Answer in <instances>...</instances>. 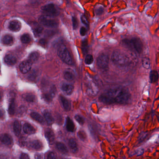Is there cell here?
<instances>
[{"label": "cell", "instance_id": "cell-18", "mask_svg": "<svg viewBox=\"0 0 159 159\" xmlns=\"http://www.w3.org/2000/svg\"><path fill=\"white\" fill-rule=\"evenodd\" d=\"M22 97L27 102L34 103L37 101V97L34 94L31 93H25L22 95Z\"/></svg>", "mask_w": 159, "mask_h": 159}, {"label": "cell", "instance_id": "cell-37", "mask_svg": "<svg viewBox=\"0 0 159 159\" xmlns=\"http://www.w3.org/2000/svg\"><path fill=\"white\" fill-rule=\"evenodd\" d=\"M81 20L82 22L84 24V25H86V26H89V23L88 22L87 19L86 18V17L85 16H81Z\"/></svg>", "mask_w": 159, "mask_h": 159}, {"label": "cell", "instance_id": "cell-42", "mask_svg": "<svg viewBox=\"0 0 159 159\" xmlns=\"http://www.w3.org/2000/svg\"><path fill=\"white\" fill-rule=\"evenodd\" d=\"M35 158H36V159H41V158H43V157H42L41 154H38L35 155Z\"/></svg>", "mask_w": 159, "mask_h": 159}, {"label": "cell", "instance_id": "cell-19", "mask_svg": "<svg viewBox=\"0 0 159 159\" xmlns=\"http://www.w3.org/2000/svg\"><path fill=\"white\" fill-rule=\"evenodd\" d=\"M66 128L69 132H73L75 131V125L69 117L67 118L66 120Z\"/></svg>", "mask_w": 159, "mask_h": 159}, {"label": "cell", "instance_id": "cell-29", "mask_svg": "<svg viewBox=\"0 0 159 159\" xmlns=\"http://www.w3.org/2000/svg\"><path fill=\"white\" fill-rule=\"evenodd\" d=\"M64 77L66 80L68 81H72L74 79L75 76H74V74L71 71L67 70L64 73Z\"/></svg>", "mask_w": 159, "mask_h": 159}, {"label": "cell", "instance_id": "cell-26", "mask_svg": "<svg viewBox=\"0 0 159 159\" xmlns=\"http://www.w3.org/2000/svg\"><path fill=\"white\" fill-rule=\"evenodd\" d=\"M32 28L35 34L37 35L38 36L42 33L43 30V27L37 23H33Z\"/></svg>", "mask_w": 159, "mask_h": 159}, {"label": "cell", "instance_id": "cell-15", "mask_svg": "<svg viewBox=\"0 0 159 159\" xmlns=\"http://www.w3.org/2000/svg\"><path fill=\"white\" fill-rule=\"evenodd\" d=\"M60 99L63 109L66 111H70L71 109V104L70 101L62 96H60Z\"/></svg>", "mask_w": 159, "mask_h": 159}, {"label": "cell", "instance_id": "cell-27", "mask_svg": "<svg viewBox=\"0 0 159 159\" xmlns=\"http://www.w3.org/2000/svg\"><path fill=\"white\" fill-rule=\"evenodd\" d=\"M44 117L45 121L49 125H52L54 122V119L52 117V115L50 112H45L44 113Z\"/></svg>", "mask_w": 159, "mask_h": 159}, {"label": "cell", "instance_id": "cell-33", "mask_svg": "<svg viewBox=\"0 0 159 159\" xmlns=\"http://www.w3.org/2000/svg\"><path fill=\"white\" fill-rule=\"evenodd\" d=\"M93 61V57L91 55H86L85 58V63L87 65H90Z\"/></svg>", "mask_w": 159, "mask_h": 159}, {"label": "cell", "instance_id": "cell-16", "mask_svg": "<svg viewBox=\"0 0 159 159\" xmlns=\"http://www.w3.org/2000/svg\"><path fill=\"white\" fill-rule=\"evenodd\" d=\"M62 90L66 93L67 94L70 95L73 92L74 86L72 84L67 83H63L61 87Z\"/></svg>", "mask_w": 159, "mask_h": 159}, {"label": "cell", "instance_id": "cell-11", "mask_svg": "<svg viewBox=\"0 0 159 159\" xmlns=\"http://www.w3.org/2000/svg\"><path fill=\"white\" fill-rule=\"evenodd\" d=\"M44 135L49 144H53L55 140V136L53 131L50 129H47L45 131Z\"/></svg>", "mask_w": 159, "mask_h": 159}, {"label": "cell", "instance_id": "cell-6", "mask_svg": "<svg viewBox=\"0 0 159 159\" xmlns=\"http://www.w3.org/2000/svg\"><path fill=\"white\" fill-rule=\"evenodd\" d=\"M39 22L41 25L50 28H55L58 25V23L53 17L49 16H41L38 19Z\"/></svg>", "mask_w": 159, "mask_h": 159}, {"label": "cell", "instance_id": "cell-12", "mask_svg": "<svg viewBox=\"0 0 159 159\" xmlns=\"http://www.w3.org/2000/svg\"><path fill=\"white\" fill-rule=\"evenodd\" d=\"M1 140L3 144L7 146H11L13 144V139L8 134H3L1 136Z\"/></svg>", "mask_w": 159, "mask_h": 159}, {"label": "cell", "instance_id": "cell-2", "mask_svg": "<svg viewBox=\"0 0 159 159\" xmlns=\"http://www.w3.org/2000/svg\"><path fill=\"white\" fill-rule=\"evenodd\" d=\"M111 60L112 63L119 68H125L130 65V58L127 54L120 50H116L113 51Z\"/></svg>", "mask_w": 159, "mask_h": 159}, {"label": "cell", "instance_id": "cell-5", "mask_svg": "<svg viewBox=\"0 0 159 159\" xmlns=\"http://www.w3.org/2000/svg\"><path fill=\"white\" fill-rule=\"evenodd\" d=\"M44 15L51 17H55L60 14V11L54 4H48L41 8Z\"/></svg>", "mask_w": 159, "mask_h": 159}, {"label": "cell", "instance_id": "cell-41", "mask_svg": "<svg viewBox=\"0 0 159 159\" xmlns=\"http://www.w3.org/2000/svg\"><path fill=\"white\" fill-rule=\"evenodd\" d=\"M29 155L27 154H24V153H22L20 157V159H29Z\"/></svg>", "mask_w": 159, "mask_h": 159}, {"label": "cell", "instance_id": "cell-23", "mask_svg": "<svg viewBox=\"0 0 159 159\" xmlns=\"http://www.w3.org/2000/svg\"><path fill=\"white\" fill-rule=\"evenodd\" d=\"M14 39L12 36L10 35H5L2 39V42L4 44L10 45L13 43Z\"/></svg>", "mask_w": 159, "mask_h": 159}, {"label": "cell", "instance_id": "cell-35", "mask_svg": "<svg viewBox=\"0 0 159 159\" xmlns=\"http://www.w3.org/2000/svg\"><path fill=\"white\" fill-rule=\"evenodd\" d=\"M26 108L25 106H21L19 108V110H18V114L20 116L23 115L26 113Z\"/></svg>", "mask_w": 159, "mask_h": 159}, {"label": "cell", "instance_id": "cell-31", "mask_svg": "<svg viewBox=\"0 0 159 159\" xmlns=\"http://www.w3.org/2000/svg\"><path fill=\"white\" fill-rule=\"evenodd\" d=\"M142 64L143 67L145 69H149L151 66V62L148 57H144L142 60Z\"/></svg>", "mask_w": 159, "mask_h": 159}, {"label": "cell", "instance_id": "cell-8", "mask_svg": "<svg viewBox=\"0 0 159 159\" xmlns=\"http://www.w3.org/2000/svg\"><path fill=\"white\" fill-rule=\"evenodd\" d=\"M32 63H33L29 60L22 62L19 66L21 72L23 74L28 73L31 69Z\"/></svg>", "mask_w": 159, "mask_h": 159}, {"label": "cell", "instance_id": "cell-4", "mask_svg": "<svg viewBox=\"0 0 159 159\" xmlns=\"http://www.w3.org/2000/svg\"><path fill=\"white\" fill-rule=\"evenodd\" d=\"M57 54L59 57L64 62L68 65H73V60L71 57L69 50L65 45L63 44L60 45L57 50Z\"/></svg>", "mask_w": 159, "mask_h": 159}, {"label": "cell", "instance_id": "cell-22", "mask_svg": "<svg viewBox=\"0 0 159 159\" xmlns=\"http://www.w3.org/2000/svg\"><path fill=\"white\" fill-rule=\"evenodd\" d=\"M13 130L15 135L19 136L21 133V126L19 121H15L14 122Z\"/></svg>", "mask_w": 159, "mask_h": 159}, {"label": "cell", "instance_id": "cell-13", "mask_svg": "<svg viewBox=\"0 0 159 159\" xmlns=\"http://www.w3.org/2000/svg\"><path fill=\"white\" fill-rule=\"evenodd\" d=\"M4 62L8 66H13L17 62L16 57L12 54H8L4 57Z\"/></svg>", "mask_w": 159, "mask_h": 159}, {"label": "cell", "instance_id": "cell-38", "mask_svg": "<svg viewBox=\"0 0 159 159\" xmlns=\"http://www.w3.org/2000/svg\"><path fill=\"white\" fill-rule=\"evenodd\" d=\"M103 11H104V9L103 8L100 7H98L96 8V14L97 15H100L103 13Z\"/></svg>", "mask_w": 159, "mask_h": 159}, {"label": "cell", "instance_id": "cell-40", "mask_svg": "<svg viewBox=\"0 0 159 159\" xmlns=\"http://www.w3.org/2000/svg\"><path fill=\"white\" fill-rule=\"evenodd\" d=\"M80 33L82 36H84L86 33V29L84 27H81L80 30Z\"/></svg>", "mask_w": 159, "mask_h": 159}, {"label": "cell", "instance_id": "cell-39", "mask_svg": "<svg viewBox=\"0 0 159 159\" xmlns=\"http://www.w3.org/2000/svg\"><path fill=\"white\" fill-rule=\"evenodd\" d=\"M47 158L48 159H56L57 158V155H56L55 153H53V152H50L48 154Z\"/></svg>", "mask_w": 159, "mask_h": 159}, {"label": "cell", "instance_id": "cell-17", "mask_svg": "<svg viewBox=\"0 0 159 159\" xmlns=\"http://www.w3.org/2000/svg\"><path fill=\"white\" fill-rule=\"evenodd\" d=\"M23 132L26 134L29 135L34 134L35 133V129L34 127L31 126L30 124L26 123L23 125Z\"/></svg>", "mask_w": 159, "mask_h": 159}, {"label": "cell", "instance_id": "cell-24", "mask_svg": "<svg viewBox=\"0 0 159 159\" xmlns=\"http://www.w3.org/2000/svg\"><path fill=\"white\" fill-rule=\"evenodd\" d=\"M159 78L158 72L155 70H152L150 73V80L152 83L156 82Z\"/></svg>", "mask_w": 159, "mask_h": 159}, {"label": "cell", "instance_id": "cell-25", "mask_svg": "<svg viewBox=\"0 0 159 159\" xmlns=\"http://www.w3.org/2000/svg\"><path fill=\"white\" fill-rule=\"evenodd\" d=\"M57 148L58 151L63 154H66L68 153V149L65 144L62 142H57L56 144Z\"/></svg>", "mask_w": 159, "mask_h": 159}, {"label": "cell", "instance_id": "cell-36", "mask_svg": "<svg viewBox=\"0 0 159 159\" xmlns=\"http://www.w3.org/2000/svg\"><path fill=\"white\" fill-rule=\"evenodd\" d=\"M72 21L73 28H74V29H76L78 26V22L77 21V18L75 17H72Z\"/></svg>", "mask_w": 159, "mask_h": 159}, {"label": "cell", "instance_id": "cell-1", "mask_svg": "<svg viewBox=\"0 0 159 159\" xmlns=\"http://www.w3.org/2000/svg\"><path fill=\"white\" fill-rule=\"evenodd\" d=\"M131 95L125 88L117 87L103 93L99 98L100 102L105 104H125L131 99Z\"/></svg>", "mask_w": 159, "mask_h": 159}, {"label": "cell", "instance_id": "cell-32", "mask_svg": "<svg viewBox=\"0 0 159 159\" xmlns=\"http://www.w3.org/2000/svg\"><path fill=\"white\" fill-rule=\"evenodd\" d=\"M21 41L23 44H27L30 41V37L29 35L28 34H24L22 35L21 38Z\"/></svg>", "mask_w": 159, "mask_h": 159}, {"label": "cell", "instance_id": "cell-7", "mask_svg": "<svg viewBox=\"0 0 159 159\" xmlns=\"http://www.w3.org/2000/svg\"><path fill=\"white\" fill-rule=\"evenodd\" d=\"M109 59L105 54H101L97 59V64L100 69L106 70L108 68Z\"/></svg>", "mask_w": 159, "mask_h": 159}, {"label": "cell", "instance_id": "cell-9", "mask_svg": "<svg viewBox=\"0 0 159 159\" xmlns=\"http://www.w3.org/2000/svg\"><path fill=\"white\" fill-rule=\"evenodd\" d=\"M22 27L21 22L17 20H14L10 22L8 24V29L13 32L20 31Z\"/></svg>", "mask_w": 159, "mask_h": 159}, {"label": "cell", "instance_id": "cell-10", "mask_svg": "<svg viewBox=\"0 0 159 159\" xmlns=\"http://www.w3.org/2000/svg\"><path fill=\"white\" fill-rule=\"evenodd\" d=\"M56 87L55 85H53L50 89L49 92L44 95V99L48 102L51 101L53 99V98L55 97V95L56 93Z\"/></svg>", "mask_w": 159, "mask_h": 159}, {"label": "cell", "instance_id": "cell-28", "mask_svg": "<svg viewBox=\"0 0 159 159\" xmlns=\"http://www.w3.org/2000/svg\"><path fill=\"white\" fill-rule=\"evenodd\" d=\"M39 57V54L38 52L35 51L29 54L28 60L31 61L32 63L35 62L38 60Z\"/></svg>", "mask_w": 159, "mask_h": 159}, {"label": "cell", "instance_id": "cell-30", "mask_svg": "<svg viewBox=\"0 0 159 159\" xmlns=\"http://www.w3.org/2000/svg\"><path fill=\"white\" fill-rule=\"evenodd\" d=\"M15 100L12 99L10 102V105L8 107V113L11 115H13L15 113Z\"/></svg>", "mask_w": 159, "mask_h": 159}, {"label": "cell", "instance_id": "cell-3", "mask_svg": "<svg viewBox=\"0 0 159 159\" xmlns=\"http://www.w3.org/2000/svg\"><path fill=\"white\" fill-rule=\"evenodd\" d=\"M122 43L125 47L137 53H140L142 51V42L139 38H134L131 39H126L123 40Z\"/></svg>", "mask_w": 159, "mask_h": 159}, {"label": "cell", "instance_id": "cell-34", "mask_svg": "<svg viewBox=\"0 0 159 159\" xmlns=\"http://www.w3.org/2000/svg\"><path fill=\"white\" fill-rule=\"evenodd\" d=\"M75 119H76V121H78V122L79 123L80 125H83L84 123V118L81 116L78 115H77L75 116Z\"/></svg>", "mask_w": 159, "mask_h": 159}, {"label": "cell", "instance_id": "cell-21", "mask_svg": "<svg viewBox=\"0 0 159 159\" xmlns=\"http://www.w3.org/2000/svg\"><path fill=\"white\" fill-rule=\"evenodd\" d=\"M69 146L71 151L73 153H77L78 151V148L75 139L73 138L70 139L69 142Z\"/></svg>", "mask_w": 159, "mask_h": 159}, {"label": "cell", "instance_id": "cell-20", "mask_svg": "<svg viewBox=\"0 0 159 159\" xmlns=\"http://www.w3.org/2000/svg\"><path fill=\"white\" fill-rule=\"evenodd\" d=\"M30 116L34 120L40 123L41 124H44L45 123V120L44 118L37 112H33L30 114Z\"/></svg>", "mask_w": 159, "mask_h": 159}, {"label": "cell", "instance_id": "cell-14", "mask_svg": "<svg viewBox=\"0 0 159 159\" xmlns=\"http://www.w3.org/2000/svg\"><path fill=\"white\" fill-rule=\"evenodd\" d=\"M29 146L30 148L35 150H40L43 148L42 143L39 140H34L29 143Z\"/></svg>", "mask_w": 159, "mask_h": 159}]
</instances>
